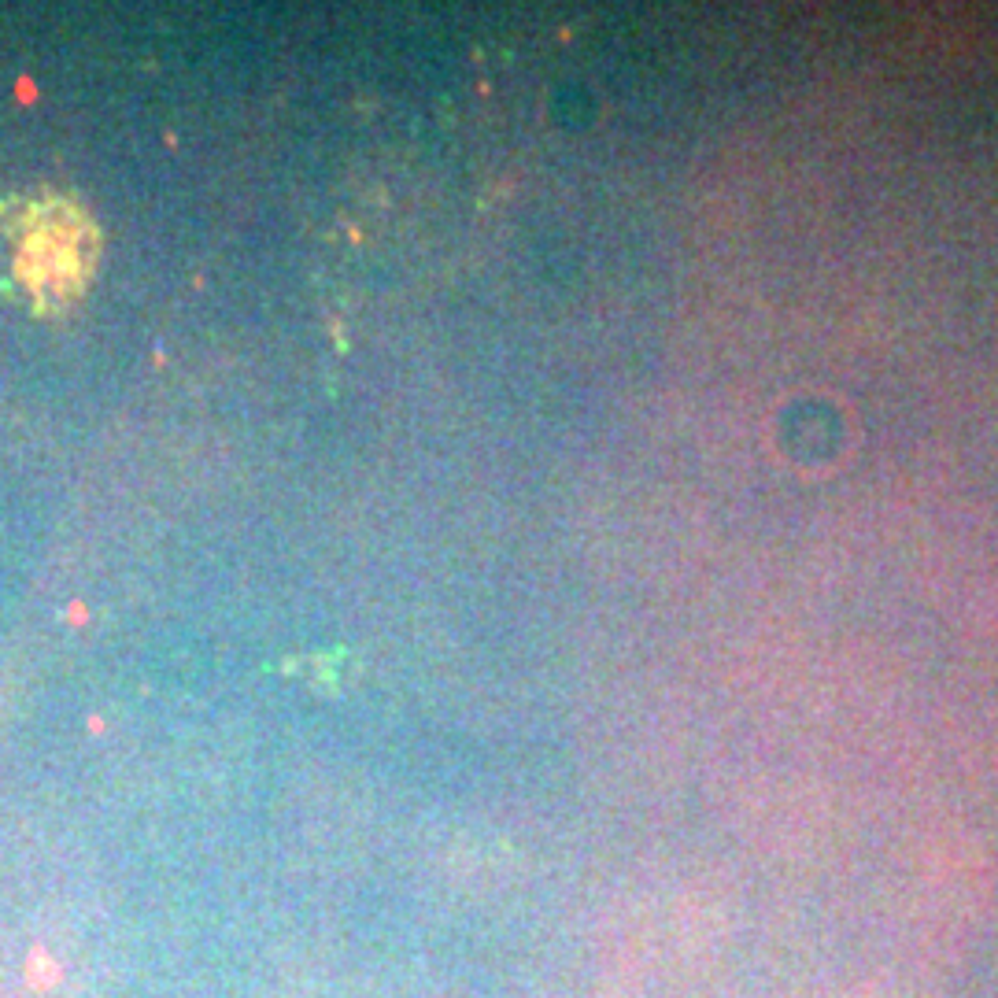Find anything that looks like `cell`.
<instances>
[{
  "instance_id": "6da1fadb",
  "label": "cell",
  "mask_w": 998,
  "mask_h": 998,
  "mask_svg": "<svg viewBox=\"0 0 998 998\" xmlns=\"http://www.w3.org/2000/svg\"><path fill=\"white\" fill-rule=\"evenodd\" d=\"M12 285L34 307H63L86 289L97 259V233L71 204L45 196L15 211L4 226Z\"/></svg>"
}]
</instances>
